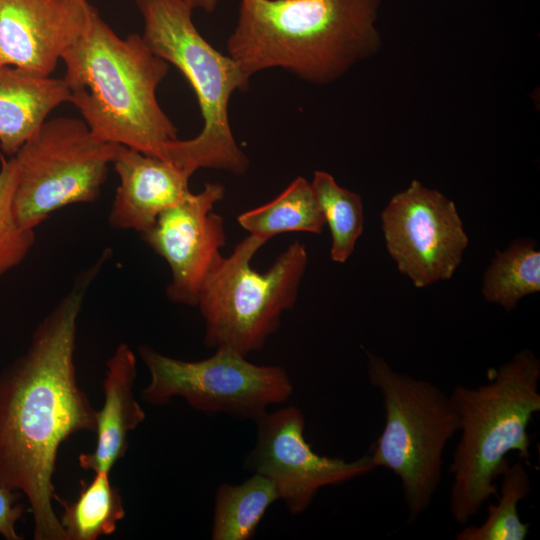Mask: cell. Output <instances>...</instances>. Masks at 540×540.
Masks as SVG:
<instances>
[{
    "mask_svg": "<svg viewBox=\"0 0 540 540\" xmlns=\"http://www.w3.org/2000/svg\"><path fill=\"white\" fill-rule=\"evenodd\" d=\"M110 256L105 249L38 324L27 350L0 371V487L24 495L35 540H67L53 503L61 445L95 432L97 410L80 388L74 362L87 290Z\"/></svg>",
    "mask_w": 540,
    "mask_h": 540,
    "instance_id": "6da1fadb",
    "label": "cell"
},
{
    "mask_svg": "<svg viewBox=\"0 0 540 540\" xmlns=\"http://www.w3.org/2000/svg\"><path fill=\"white\" fill-rule=\"evenodd\" d=\"M380 6L381 0H240L227 54L249 78L282 68L327 85L379 52Z\"/></svg>",
    "mask_w": 540,
    "mask_h": 540,
    "instance_id": "7a4b0ae2",
    "label": "cell"
},
{
    "mask_svg": "<svg viewBox=\"0 0 540 540\" xmlns=\"http://www.w3.org/2000/svg\"><path fill=\"white\" fill-rule=\"evenodd\" d=\"M71 102L98 138L164 158L177 129L156 97L168 62L143 37L118 36L95 9L81 37L62 55Z\"/></svg>",
    "mask_w": 540,
    "mask_h": 540,
    "instance_id": "3957f363",
    "label": "cell"
},
{
    "mask_svg": "<svg viewBox=\"0 0 540 540\" xmlns=\"http://www.w3.org/2000/svg\"><path fill=\"white\" fill-rule=\"evenodd\" d=\"M540 360L529 349L487 373L473 388L457 385L450 394L460 438L452 456L450 512L466 524L498 496L497 480L514 451L530 463L528 426L540 411Z\"/></svg>",
    "mask_w": 540,
    "mask_h": 540,
    "instance_id": "277c9868",
    "label": "cell"
},
{
    "mask_svg": "<svg viewBox=\"0 0 540 540\" xmlns=\"http://www.w3.org/2000/svg\"><path fill=\"white\" fill-rule=\"evenodd\" d=\"M136 4L144 22V41L186 77L203 118V128L194 138L167 144L164 160L191 175L200 168L246 173L249 159L235 141L228 107L232 94L246 90L250 78L199 33L187 0H136Z\"/></svg>",
    "mask_w": 540,
    "mask_h": 540,
    "instance_id": "5b68a950",
    "label": "cell"
},
{
    "mask_svg": "<svg viewBox=\"0 0 540 540\" xmlns=\"http://www.w3.org/2000/svg\"><path fill=\"white\" fill-rule=\"evenodd\" d=\"M370 383L381 396L385 423L370 450L377 467L392 471L401 482L408 523L431 505L440 485L443 453L459 430L458 416L437 385L397 372L384 358L366 351Z\"/></svg>",
    "mask_w": 540,
    "mask_h": 540,
    "instance_id": "8992f818",
    "label": "cell"
},
{
    "mask_svg": "<svg viewBox=\"0 0 540 540\" xmlns=\"http://www.w3.org/2000/svg\"><path fill=\"white\" fill-rule=\"evenodd\" d=\"M266 242L249 234L207 274L196 305L205 324L206 347L244 356L259 351L279 328L282 314L295 305L308 263L306 247L291 243L261 273L251 267V260Z\"/></svg>",
    "mask_w": 540,
    "mask_h": 540,
    "instance_id": "52a82bcc",
    "label": "cell"
},
{
    "mask_svg": "<svg viewBox=\"0 0 540 540\" xmlns=\"http://www.w3.org/2000/svg\"><path fill=\"white\" fill-rule=\"evenodd\" d=\"M119 147L94 135L84 120H46L13 155L18 171L13 212L18 224L35 230L59 209L96 201Z\"/></svg>",
    "mask_w": 540,
    "mask_h": 540,
    "instance_id": "ba28073f",
    "label": "cell"
},
{
    "mask_svg": "<svg viewBox=\"0 0 540 540\" xmlns=\"http://www.w3.org/2000/svg\"><path fill=\"white\" fill-rule=\"evenodd\" d=\"M151 380L144 401L160 405L182 397L192 408L207 413L257 421L270 405L286 402L293 385L280 366L257 365L231 349L198 361L166 356L148 345L138 347Z\"/></svg>",
    "mask_w": 540,
    "mask_h": 540,
    "instance_id": "9c48e42d",
    "label": "cell"
},
{
    "mask_svg": "<svg viewBox=\"0 0 540 540\" xmlns=\"http://www.w3.org/2000/svg\"><path fill=\"white\" fill-rule=\"evenodd\" d=\"M381 221L390 256L416 287L452 277L468 245L453 201L413 180L390 199Z\"/></svg>",
    "mask_w": 540,
    "mask_h": 540,
    "instance_id": "30bf717a",
    "label": "cell"
},
{
    "mask_svg": "<svg viewBox=\"0 0 540 540\" xmlns=\"http://www.w3.org/2000/svg\"><path fill=\"white\" fill-rule=\"evenodd\" d=\"M256 423L257 440L245 467L274 484L291 514L303 513L321 488L376 468L369 454L347 461L314 452L304 436L305 418L298 407L267 412Z\"/></svg>",
    "mask_w": 540,
    "mask_h": 540,
    "instance_id": "8fae6325",
    "label": "cell"
},
{
    "mask_svg": "<svg viewBox=\"0 0 540 540\" xmlns=\"http://www.w3.org/2000/svg\"><path fill=\"white\" fill-rule=\"evenodd\" d=\"M224 195V185L207 183L199 193L190 192L161 213L140 235L167 262L171 280L166 295L174 303L196 306L202 284L221 256L226 243L224 220L213 208Z\"/></svg>",
    "mask_w": 540,
    "mask_h": 540,
    "instance_id": "7c38bea8",
    "label": "cell"
},
{
    "mask_svg": "<svg viewBox=\"0 0 540 540\" xmlns=\"http://www.w3.org/2000/svg\"><path fill=\"white\" fill-rule=\"evenodd\" d=\"M94 10L89 0H0V66L50 76Z\"/></svg>",
    "mask_w": 540,
    "mask_h": 540,
    "instance_id": "4fadbf2b",
    "label": "cell"
},
{
    "mask_svg": "<svg viewBox=\"0 0 540 540\" xmlns=\"http://www.w3.org/2000/svg\"><path fill=\"white\" fill-rule=\"evenodd\" d=\"M112 164L120 180L109 213L114 228L142 235L191 192L192 175L162 158L120 145Z\"/></svg>",
    "mask_w": 540,
    "mask_h": 540,
    "instance_id": "5bb4252c",
    "label": "cell"
},
{
    "mask_svg": "<svg viewBox=\"0 0 540 540\" xmlns=\"http://www.w3.org/2000/svg\"><path fill=\"white\" fill-rule=\"evenodd\" d=\"M135 379L136 356L127 343H121L106 362L104 403L96 415V444L93 451L79 455L81 468L110 474L125 456L129 432L146 418L134 396Z\"/></svg>",
    "mask_w": 540,
    "mask_h": 540,
    "instance_id": "9a60e30c",
    "label": "cell"
},
{
    "mask_svg": "<svg viewBox=\"0 0 540 540\" xmlns=\"http://www.w3.org/2000/svg\"><path fill=\"white\" fill-rule=\"evenodd\" d=\"M70 92L62 78L0 66V148L13 156Z\"/></svg>",
    "mask_w": 540,
    "mask_h": 540,
    "instance_id": "2e32d148",
    "label": "cell"
},
{
    "mask_svg": "<svg viewBox=\"0 0 540 540\" xmlns=\"http://www.w3.org/2000/svg\"><path fill=\"white\" fill-rule=\"evenodd\" d=\"M237 222L249 234L266 241L286 232L319 234L326 224L311 183L302 176L272 201L241 213Z\"/></svg>",
    "mask_w": 540,
    "mask_h": 540,
    "instance_id": "e0dca14e",
    "label": "cell"
},
{
    "mask_svg": "<svg viewBox=\"0 0 540 540\" xmlns=\"http://www.w3.org/2000/svg\"><path fill=\"white\" fill-rule=\"evenodd\" d=\"M279 500L274 484L254 473L240 484H221L215 495L213 540H249L268 508Z\"/></svg>",
    "mask_w": 540,
    "mask_h": 540,
    "instance_id": "ac0fdd59",
    "label": "cell"
},
{
    "mask_svg": "<svg viewBox=\"0 0 540 540\" xmlns=\"http://www.w3.org/2000/svg\"><path fill=\"white\" fill-rule=\"evenodd\" d=\"M55 501L63 508L59 519L67 540H96L110 535L125 517L120 492L106 472H94L88 483L82 481L76 500L57 496Z\"/></svg>",
    "mask_w": 540,
    "mask_h": 540,
    "instance_id": "d6986e66",
    "label": "cell"
},
{
    "mask_svg": "<svg viewBox=\"0 0 540 540\" xmlns=\"http://www.w3.org/2000/svg\"><path fill=\"white\" fill-rule=\"evenodd\" d=\"M540 291V251L533 242L517 240L497 251L485 272L482 292L488 302L511 311L526 295Z\"/></svg>",
    "mask_w": 540,
    "mask_h": 540,
    "instance_id": "ffe728a7",
    "label": "cell"
},
{
    "mask_svg": "<svg viewBox=\"0 0 540 540\" xmlns=\"http://www.w3.org/2000/svg\"><path fill=\"white\" fill-rule=\"evenodd\" d=\"M310 183L331 232V258L334 262L344 263L353 253L356 241L363 232L362 198L341 187L325 171H315Z\"/></svg>",
    "mask_w": 540,
    "mask_h": 540,
    "instance_id": "44dd1931",
    "label": "cell"
},
{
    "mask_svg": "<svg viewBox=\"0 0 540 540\" xmlns=\"http://www.w3.org/2000/svg\"><path fill=\"white\" fill-rule=\"evenodd\" d=\"M497 504H490L485 520L480 525L462 528L456 540H524L529 523L521 521L518 503L531 490L530 476L521 462L508 463L501 475Z\"/></svg>",
    "mask_w": 540,
    "mask_h": 540,
    "instance_id": "7402d4cb",
    "label": "cell"
},
{
    "mask_svg": "<svg viewBox=\"0 0 540 540\" xmlns=\"http://www.w3.org/2000/svg\"><path fill=\"white\" fill-rule=\"evenodd\" d=\"M17 178L14 157L0 155V278L25 260L35 242V230L21 227L13 212Z\"/></svg>",
    "mask_w": 540,
    "mask_h": 540,
    "instance_id": "603a6c76",
    "label": "cell"
},
{
    "mask_svg": "<svg viewBox=\"0 0 540 540\" xmlns=\"http://www.w3.org/2000/svg\"><path fill=\"white\" fill-rule=\"evenodd\" d=\"M22 493L0 487V535L6 540H21L15 525L25 512V506L19 503Z\"/></svg>",
    "mask_w": 540,
    "mask_h": 540,
    "instance_id": "cb8c5ba5",
    "label": "cell"
},
{
    "mask_svg": "<svg viewBox=\"0 0 540 540\" xmlns=\"http://www.w3.org/2000/svg\"><path fill=\"white\" fill-rule=\"evenodd\" d=\"M191 6L202 9L206 12H213L216 9L219 0H187Z\"/></svg>",
    "mask_w": 540,
    "mask_h": 540,
    "instance_id": "d4e9b609",
    "label": "cell"
}]
</instances>
